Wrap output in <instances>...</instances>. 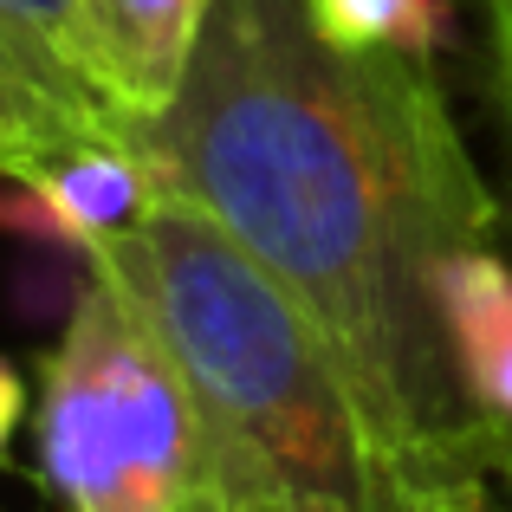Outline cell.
I'll use <instances>...</instances> for the list:
<instances>
[{"mask_svg": "<svg viewBox=\"0 0 512 512\" xmlns=\"http://www.w3.org/2000/svg\"><path fill=\"white\" fill-rule=\"evenodd\" d=\"M78 65L124 130L150 124L188 72L208 0H72Z\"/></svg>", "mask_w": 512, "mask_h": 512, "instance_id": "obj_5", "label": "cell"}, {"mask_svg": "<svg viewBox=\"0 0 512 512\" xmlns=\"http://www.w3.org/2000/svg\"><path fill=\"white\" fill-rule=\"evenodd\" d=\"M39 474L72 512H221L188 376L98 266L39 357Z\"/></svg>", "mask_w": 512, "mask_h": 512, "instance_id": "obj_3", "label": "cell"}, {"mask_svg": "<svg viewBox=\"0 0 512 512\" xmlns=\"http://www.w3.org/2000/svg\"><path fill=\"white\" fill-rule=\"evenodd\" d=\"M0 59H13V52H7V46H0ZM13 65H20V59H13ZM20 72H26V65H20Z\"/></svg>", "mask_w": 512, "mask_h": 512, "instance_id": "obj_14", "label": "cell"}, {"mask_svg": "<svg viewBox=\"0 0 512 512\" xmlns=\"http://www.w3.org/2000/svg\"><path fill=\"white\" fill-rule=\"evenodd\" d=\"M318 20L344 46H389L409 59H435L448 39V0H312Z\"/></svg>", "mask_w": 512, "mask_h": 512, "instance_id": "obj_9", "label": "cell"}, {"mask_svg": "<svg viewBox=\"0 0 512 512\" xmlns=\"http://www.w3.org/2000/svg\"><path fill=\"white\" fill-rule=\"evenodd\" d=\"M20 415H26V383H20V370L0 357V441L20 428Z\"/></svg>", "mask_w": 512, "mask_h": 512, "instance_id": "obj_12", "label": "cell"}, {"mask_svg": "<svg viewBox=\"0 0 512 512\" xmlns=\"http://www.w3.org/2000/svg\"><path fill=\"white\" fill-rule=\"evenodd\" d=\"M163 195L156 169L130 143H85V150L46 163L39 175H0V234L33 240V247H72L98 253Z\"/></svg>", "mask_w": 512, "mask_h": 512, "instance_id": "obj_4", "label": "cell"}, {"mask_svg": "<svg viewBox=\"0 0 512 512\" xmlns=\"http://www.w3.org/2000/svg\"><path fill=\"white\" fill-rule=\"evenodd\" d=\"M435 512H512V487L487 467V474H480L474 487H461L448 506H435Z\"/></svg>", "mask_w": 512, "mask_h": 512, "instance_id": "obj_10", "label": "cell"}, {"mask_svg": "<svg viewBox=\"0 0 512 512\" xmlns=\"http://www.w3.org/2000/svg\"><path fill=\"white\" fill-rule=\"evenodd\" d=\"M0 46H7L52 98H65L72 111H85L91 124H104V130H124L98 104L85 65H78V7L72 0H0Z\"/></svg>", "mask_w": 512, "mask_h": 512, "instance_id": "obj_8", "label": "cell"}, {"mask_svg": "<svg viewBox=\"0 0 512 512\" xmlns=\"http://www.w3.org/2000/svg\"><path fill=\"white\" fill-rule=\"evenodd\" d=\"M493 474H500L506 487H512V435H500V441H493Z\"/></svg>", "mask_w": 512, "mask_h": 512, "instance_id": "obj_13", "label": "cell"}, {"mask_svg": "<svg viewBox=\"0 0 512 512\" xmlns=\"http://www.w3.org/2000/svg\"><path fill=\"white\" fill-rule=\"evenodd\" d=\"M85 266L156 325L201 409L221 512H415L305 312L182 195H156Z\"/></svg>", "mask_w": 512, "mask_h": 512, "instance_id": "obj_2", "label": "cell"}, {"mask_svg": "<svg viewBox=\"0 0 512 512\" xmlns=\"http://www.w3.org/2000/svg\"><path fill=\"white\" fill-rule=\"evenodd\" d=\"M85 143H130V137L91 124L85 111L52 98L33 72L0 59V175H13V182H20V175H39L46 163L85 150Z\"/></svg>", "mask_w": 512, "mask_h": 512, "instance_id": "obj_7", "label": "cell"}, {"mask_svg": "<svg viewBox=\"0 0 512 512\" xmlns=\"http://www.w3.org/2000/svg\"><path fill=\"white\" fill-rule=\"evenodd\" d=\"M130 137L325 338L415 512L487 474L500 435L461 389L441 279L500 208L428 59L344 46L312 0H208Z\"/></svg>", "mask_w": 512, "mask_h": 512, "instance_id": "obj_1", "label": "cell"}, {"mask_svg": "<svg viewBox=\"0 0 512 512\" xmlns=\"http://www.w3.org/2000/svg\"><path fill=\"white\" fill-rule=\"evenodd\" d=\"M493 7V65H500V104L512 124V0H487Z\"/></svg>", "mask_w": 512, "mask_h": 512, "instance_id": "obj_11", "label": "cell"}, {"mask_svg": "<svg viewBox=\"0 0 512 512\" xmlns=\"http://www.w3.org/2000/svg\"><path fill=\"white\" fill-rule=\"evenodd\" d=\"M441 305L474 415L493 435H512V266L493 247H467L441 279Z\"/></svg>", "mask_w": 512, "mask_h": 512, "instance_id": "obj_6", "label": "cell"}]
</instances>
